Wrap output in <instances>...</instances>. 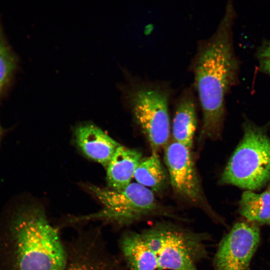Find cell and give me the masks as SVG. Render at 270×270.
I'll return each instance as SVG.
<instances>
[{
	"label": "cell",
	"instance_id": "1",
	"mask_svg": "<svg viewBox=\"0 0 270 270\" xmlns=\"http://www.w3.org/2000/svg\"><path fill=\"white\" fill-rule=\"evenodd\" d=\"M234 18V9L229 1L214 32L197 41L188 67L202 110V136L212 138L220 134L225 97L237 78L238 61L234 52L232 30Z\"/></svg>",
	"mask_w": 270,
	"mask_h": 270
},
{
	"label": "cell",
	"instance_id": "13",
	"mask_svg": "<svg viewBox=\"0 0 270 270\" xmlns=\"http://www.w3.org/2000/svg\"><path fill=\"white\" fill-rule=\"evenodd\" d=\"M134 178L137 183L156 193L165 189L168 182L166 170L156 152L142 160Z\"/></svg>",
	"mask_w": 270,
	"mask_h": 270
},
{
	"label": "cell",
	"instance_id": "7",
	"mask_svg": "<svg viewBox=\"0 0 270 270\" xmlns=\"http://www.w3.org/2000/svg\"><path fill=\"white\" fill-rule=\"evenodd\" d=\"M190 150L174 140L164 147V159L171 185L178 196L201 209L214 222L226 226V220L212 209L205 198Z\"/></svg>",
	"mask_w": 270,
	"mask_h": 270
},
{
	"label": "cell",
	"instance_id": "16",
	"mask_svg": "<svg viewBox=\"0 0 270 270\" xmlns=\"http://www.w3.org/2000/svg\"><path fill=\"white\" fill-rule=\"evenodd\" d=\"M258 56L262 70L270 74V42L262 44L258 49Z\"/></svg>",
	"mask_w": 270,
	"mask_h": 270
},
{
	"label": "cell",
	"instance_id": "2",
	"mask_svg": "<svg viewBox=\"0 0 270 270\" xmlns=\"http://www.w3.org/2000/svg\"><path fill=\"white\" fill-rule=\"evenodd\" d=\"M118 84L138 124L154 152L168 144L170 132L169 104L176 92L170 80L152 78L121 68Z\"/></svg>",
	"mask_w": 270,
	"mask_h": 270
},
{
	"label": "cell",
	"instance_id": "6",
	"mask_svg": "<svg viewBox=\"0 0 270 270\" xmlns=\"http://www.w3.org/2000/svg\"><path fill=\"white\" fill-rule=\"evenodd\" d=\"M270 180V138L265 130L250 122L221 176L222 184L246 190H260Z\"/></svg>",
	"mask_w": 270,
	"mask_h": 270
},
{
	"label": "cell",
	"instance_id": "15",
	"mask_svg": "<svg viewBox=\"0 0 270 270\" xmlns=\"http://www.w3.org/2000/svg\"><path fill=\"white\" fill-rule=\"evenodd\" d=\"M110 268L106 262L86 255L68 264L64 270H110Z\"/></svg>",
	"mask_w": 270,
	"mask_h": 270
},
{
	"label": "cell",
	"instance_id": "3",
	"mask_svg": "<svg viewBox=\"0 0 270 270\" xmlns=\"http://www.w3.org/2000/svg\"><path fill=\"white\" fill-rule=\"evenodd\" d=\"M12 230L18 270H64L68 256L57 230L36 204L20 206Z\"/></svg>",
	"mask_w": 270,
	"mask_h": 270
},
{
	"label": "cell",
	"instance_id": "10",
	"mask_svg": "<svg viewBox=\"0 0 270 270\" xmlns=\"http://www.w3.org/2000/svg\"><path fill=\"white\" fill-rule=\"evenodd\" d=\"M74 138L78 148L86 156L106 168L120 145L100 128L92 124L77 127Z\"/></svg>",
	"mask_w": 270,
	"mask_h": 270
},
{
	"label": "cell",
	"instance_id": "12",
	"mask_svg": "<svg viewBox=\"0 0 270 270\" xmlns=\"http://www.w3.org/2000/svg\"><path fill=\"white\" fill-rule=\"evenodd\" d=\"M238 212L247 221L270 228V193L244 192L238 204Z\"/></svg>",
	"mask_w": 270,
	"mask_h": 270
},
{
	"label": "cell",
	"instance_id": "4",
	"mask_svg": "<svg viewBox=\"0 0 270 270\" xmlns=\"http://www.w3.org/2000/svg\"><path fill=\"white\" fill-rule=\"evenodd\" d=\"M172 220L158 221L140 232L150 264L152 270H200L198 264L208 255L210 236Z\"/></svg>",
	"mask_w": 270,
	"mask_h": 270
},
{
	"label": "cell",
	"instance_id": "9",
	"mask_svg": "<svg viewBox=\"0 0 270 270\" xmlns=\"http://www.w3.org/2000/svg\"><path fill=\"white\" fill-rule=\"evenodd\" d=\"M178 92L172 124V137L174 141L190 149L196 129L198 98L192 84Z\"/></svg>",
	"mask_w": 270,
	"mask_h": 270
},
{
	"label": "cell",
	"instance_id": "8",
	"mask_svg": "<svg viewBox=\"0 0 270 270\" xmlns=\"http://www.w3.org/2000/svg\"><path fill=\"white\" fill-rule=\"evenodd\" d=\"M260 242L257 224L236 222L218 244L212 260L213 270H248Z\"/></svg>",
	"mask_w": 270,
	"mask_h": 270
},
{
	"label": "cell",
	"instance_id": "17",
	"mask_svg": "<svg viewBox=\"0 0 270 270\" xmlns=\"http://www.w3.org/2000/svg\"><path fill=\"white\" fill-rule=\"evenodd\" d=\"M266 270H270V266H269L268 268Z\"/></svg>",
	"mask_w": 270,
	"mask_h": 270
},
{
	"label": "cell",
	"instance_id": "11",
	"mask_svg": "<svg viewBox=\"0 0 270 270\" xmlns=\"http://www.w3.org/2000/svg\"><path fill=\"white\" fill-rule=\"evenodd\" d=\"M142 159L140 152L120 145L106 167V181L110 188L119 190L128 186Z\"/></svg>",
	"mask_w": 270,
	"mask_h": 270
},
{
	"label": "cell",
	"instance_id": "18",
	"mask_svg": "<svg viewBox=\"0 0 270 270\" xmlns=\"http://www.w3.org/2000/svg\"><path fill=\"white\" fill-rule=\"evenodd\" d=\"M269 192L270 193V188H269V190H268Z\"/></svg>",
	"mask_w": 270,
	"mask_h": 270
},
{
	"label": "cell",
	"instance_id": "14",
	"mask_svg": "<svg viewBox=\"0 0 270 270\" xmlns=\"http://www.w3.org/2000/svg\"><path fill=\"white\" fill-rule=\"evenodd\" d=\"M17 64V58L8 44L0 24V100L13 77Z\"/></svg>",
	"mask_w": 270,
	"mask_h": 270
},
{
	"label": "cell",
	"instance_id": "5",
	"mask_svg": "<svg viewBox=\"0 0 270 270\" xmlns=\"http://www.w3.org/2000/svg\"><path fill=\"white\" fill-rule=\"evenodd\" d=\"M102 204L98 212L72 220H102L121 226H128L154 217L184 221L156 199L152 191L137 182L119 190L96 186L87 187Z\"/></svg>",
	"mask_w": 270,
	"mask_h": 270
}]
</instances>
